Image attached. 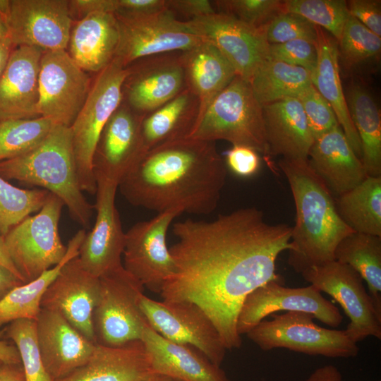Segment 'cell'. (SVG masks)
<instances>
[{
  "label": "cell",
  "mask_w": 381,
  "mask_h": 381,
  "mask_svg": "<svg viewBox=\"0 0 381 381\" xmlns=\"http://www.w3.org/2000/svg\"><path fill=\"white\" fill-rule=\"evenodd\" d=\"M134 62L128 66L123 102L140 115L145 116L187 88L181 52L152 55Z\"/></svg>",
  "instance_id": "cell-18"
},
{
  "label": "cell",
  "mask_w": 381,
  "mask_h": 381,
  "mask_svg": "<svg viewBox=\"0 0 381 381\" xmlns=\"http://www.w3.org/2000/svg\"><path fill=\"white\" fill-rule=\"evenodd\" d=\"M4 336L18 349L25 381H54L40 353L35 320L20 319L13 321L4 328Z\"/></svg>",
  "instance_id": "cell-40"
},
{
  "label": "cell",
  "mask_w": 381,
  "mask_h": 381,
  "mask_svg": "<svg viewBox=\"0 0 381 381\" xmlns=\"http://www.w3.org/2000/svg\"><path fill=\"white\" fill-rule=\"evenodd\" d=\"M265 35L270 44H281L298 39L315 42L316 31L315 25L302 16L283 11L268 24Z\"/></svg>",
  "instance_id": "cell-44"
},
{
  "label": "cell",
  "mask_w": 381,
  "mask_h": 381,
  "mask_svg": "<svg viewBox=\"0 0 381 381\" xmlns=\"http://www.w3.org/2000/svg\"><path fill=\"white\" fill-rule=\"evenodd\" d=\"M71 17L67 0H8L9 38L16 47L66 50Z\"/></svg>",
  "instance_id": "cell-17"
},
{
  "label": "cell",
  "mask_w": 381,
  "mask_h": 381,
  "mask_svg": "<svg viewBox=\"0 0 381 381\" xmlns=\"http://www.w3.org/2000/svg\"><path fill=\"white\" fill-rule=\"evenodd\" d=\"M317 64L311 82L332 107L350 146L361 159V144L352 122L339 75L338 42L327 31L315 25Z\"/></svg>",
  "instance_id": "cell-29"
},
{
  "label": "cell",
  "mask_w": 381,
  "mask_h": 381,
  "mask_svg": "<svg viewBox=\"0 0 381 381\" xmlns=\"http://www.w3.org/2000/svg\"><path fill=\"white\" fill-rule=\"evenodd\" d=\"M337 210L353 231L381 236V176H368L335 198Z\"/></svg>",
  "instance_id": "cell-35"
},
{
  "label": "cell",
  "mask_w": 381,
  "mask_h": 381,
  "mask_svg": "<svg viewBox=\"0 0 381 381\" xmlns=\"http://www.w3.org/2000/svg\"><path fill=\"white\" fill-rule=\"evenodd\" d=\"M305 381H343V377L336 366L325 365L315 370Z\"/></svg>",
  "instance_id": "cell-51"
},
{
  "label": "cell",
  "mask_w": 381,
  "mask_h": 381,
  "mask_svg": "<svg viewBox=\"0 0 381 381\" xmlns=\"http://www.w3.org/2000/svg\"><path fill=\"white\" fill-rule=\"evenodd\" d=\"M36 335L44 365L54 381L83 365L97 343L87 339L59 312L41 308Z\"/></svg>",
  "instance_id": "cell-22"
},
{
  "label": "cell",
  "mask_w": 381,
  "mask_h": 381,
  "mask_svg": "<svg viewBox=\"0 0 381 381\" xmlns=\"http://www.w3.org/2000/svg\"><path fill=\"white\" fill-rule=\"evenodd\" d=\"M56 124L51 119H11L0 121V162L13 159L38 146Z\"/></svg>",
  "instance_id": "cell-37"
},
{
  "label": "cell",
  "mask_w": 381,
  "mask_h": 381,
  "mask_svg": "<svg viewBox=\"0 0 381 381\" xmlns=\"http://www.w3.org/2000/svg\"><path fill=\"white\" fill-rule=\"evenodd\" d=\"M0 176L44 188L63 201L73 219L90 226L94 205L87 201L79 184L70 127L56 123L35 149L0 162Z\"/></svg>",
  "instance_id": "cell-4"
},
{
  "label": "cell",
  "mask_w": 381,
  "mask_h": 381,
  "mask_svg": "<svg viewBox=\"0 0 381 381\" xmlns=\"http://www.w3.org/2000/svg\"><path fill=\"white\" fill-rule=\"evenodd\" d=\"M119 28L114 13H94L71 28L68 54L83 70L100 72L115 59Z\"/></svg>",
  "instance_id": "cell-28"
},
{
  "label": "cell",
  "mask_w": 381,
  "mask_h": 381,
  "mask_svg": "<svg viewBox=\"0 0 381 381\" xmlns=\"http://www.w3.org/2000/svg\"><path fill=\"white\" fill-rule=\"evenodd\" d=\"M44 52L28 46L13 50L0 78V121L40 116L39 75Z\"/></svg>",
  "instance_id": "cell-23"
},
{
  "label": "cell",
  "mask_w": 381,
  "mask_h": 381,
  "mask_svg": "<svg viewBox=\"0 0 381 381\" xmlns=\"http://www.w3.org/2000/svg\"><path fill=\"white\" fill-rule=\"evenodd\" d=\"M8 0H0V40L9 38L7 20Z\"/></svg>",
  "instance_id": "cell-57"
},
{
  "label": "cell",
  "mask_w": 381,
  "mask_h": 381,
  "mask_svg": "<svg viewBox=\"0 0 381 381\" xmlns=\"http://www.w3.org/2000/svg\"><path fill=\"white\" fill-rule=\"evenodd\" d=\"M308 162L335 198L348 192L368 176L341 128L338 126L315 140Z\"/></svg>",
  "instance_id": "cell-24"
},
{
  "label": "cell",
  "mask_w": 381,
  "mask_h": 381,
  "mask_svg": "<svg viewBox=\"0 0 381 381\" xmlns=\"http://www.w3.org/2000/svg\"><path fill=\"white\" fill-rule=\"evenodd\" d=\"M2 363H3L1 361H0V368H1V365H2Z\"/></svg>",
  "instance_id": "cell-59"
},
{
  "label": "cell",
  "mask_w": 381,
  "mask_h": 381,
  "mask_svg": "<svg viewBox=\"0 0 381 381\" xmlns=\"http://www.w3.org/2000/svg\"><path fill=\"white\" fill-rule=\"evenodd\" d=\"M313 285L290 288L279 281H270L250 293L237 317L236 330L246 334L268 315L279 311L310 313L324 324L339 327L343 316L339 308L326 299Z\"/></svg>",
  "instance_id": "cell-14"
},
{
  "label": "cell",
  "mask_w": 381,
  "mask_h": 381,
  "mask_svg": "<svg viewBox=\"0 0 381 381\" xmlns=\"http://www.w3.org/2000/svg\"><path fill=\"white\" fill-rule=\"evenodd\" d=\"M334 260L358 272L367 283L368 292L381 312V236L355 231L349 234L337 245Z\"/></svg>",
  "instance_id": "cell-34"
},
{
  "label": "cell",
  "mask_w": 381,
  "mask_h": 381,
  "mask_svg": "<svg viewBox=\"0 0 381 381\" xmlns=\"http://www.w3.org/2000/svg\"><path fill=\"white\" fill-rule=\"evenodd\" d=\"M190 31L215 47L237 75L250 82L267 58L269 43L265 30L246 24L222 13L186 20Z\"/></svg>",
  "instance_id": "cell-15"
},
{
  "label": "cell",
  "mask_w": 381,
  "mask_h": 381,
  "mask_svg": "<svg viewBox=\"0 0 381 381\" xmlns=\"http://www.w3.org/2000/svg\"><path fill=\"white\" fill-rule=\"evenodd\" d=\"M284 11L299 15L340 40L349 16L347 1L344 0H286Z\"/></svg>",
  "instance_id": "cell-39"
},
{
  "label": "cell",
  "mask_w": 381,
  "mask_h": 381,
  "mask_svg": "<svg viewBox=\"0 0 381 381\" xmlns=\"http://www.w3.org/2000/svg\"><path fill=\"white\" fill-rule=\"evenodd\" d=\"M145 116L131 110L123 102L104 127L92 159L96 179L118 186L147 153L141 123Z\"/></svg>",
  "instance_id": "cell-19"
},
{
  "label": "cell",
  "mask_w": 381,
  "mask_h": 381,
  "mask_svg": "<svg viewBox=\"0 0 381 381\" xmlns=\"http://www.w3.org/2000/svg\"><path fill=\"white\" fill-rule=\"evenodd\" d=\"M249 83L262 106L286 97H296L312 83L310 73L303 68L270 58L260 65Z\"/></svg>",
  "instance_id": "cell-36"
},
{
  "label": "cell",
  "mask_w": 381,
  "mask_h": 381,
  "mask_svg": "<svg viewBox=\"0 0 381 381\" xmlns=\"http://www.w3.org/2000/svg\"><path fill=\"white\" fill-rule=\"evenodd\" d=\"M377 381H380V380H377Z\"/></svg>",
  "instance_id": "cell-60"
},
{
  "label": "cell",
  "mask_w": 381,
  "mask_h": 381,
  "mask_svg": "<svg viewBox=\"0 0 381 381\" xmlns=\"http://www.w3.org/2000/svg\"><path fill=\"white\" fill-rule=\"evenodd\" d=\"M166 0H117L115 15L126 18H139L167 11Z\"/></svg>",
  "instance_id": "cell-48"
},
{
  "label": "cell",
  "mask_w": 381,
  "mask_h": 381,
  "mask_svg": "<svg viewBox=\"0 0 381 381\" xmlns=\"http://www.w3.org/2000/svg\"><path fill=\"white\" fill-rule=\"evenodd\" d=\"M190 138L226 140L268 156L262 105L249 81L236 75L207 107Z\"/></svg>",
  "instance_id": "cell-5"
},
{
  "label": "cell",
  "mask_w": 381,
  "mask_h": 381,
  "mask_svg": "<svg viewBox=\"0 0 381 381\" xmlns=\"http://www.w3.org/2000/svg\"><path fill=\"white\" fill-rule=\"evenodd\" d=\"M296 98L301 104L314 140L339 126L332 107L312 83Z\"/></svg>",
  "instance_id": "cell-43"
},
{
  "label": "cell",
  "mask_w": 381,
  "mask_h": 381,
  "mask_svg": "<svg viewBox=\"0 0 381 381\" xmlns=\"http://www.w3.org/2000/svg\"><path fill=\"white\" fill-rule=\"evenodd\" d=\"M128 73L114 59L99 72L86 101L71 125L75 166L81 190L95 194L92 159L101 133L123 102V85Z\"/></svg>",
  "instance_id": "cell-6"
},
{
  "label": "cell",
  "mask_w": 381,
  "mask_h": 381,
  "mask_svg": "<svg viewBox=\"0 0 381 381\" xmlns=\"http://www.w3.org/2000/svg\"><path fill=\"white\" fill-rule=\"evenodd\" d=\"M301 274L306 281L340 304L349 319L344 330L351 341L357 344L370 336L381 339V312L353 269L332 260L310 267Z\"/></svg>",
  "instance_id": "cell-10"
},
{
  "label": "cell",
  "mask_w": 381,
  "mask_h": 381,
  "mask_svg": "<svg viewBox=\"0 0 381 381\" xmlns=\"http://www.w3.org/2000/svg\"><path fill=\"white\" fill-rule=\"evenodd\" d=\"M182 213L179 209L157 213L125 232L124 269L144 288L157 294H160L164 284L176 271L166 236L173 220Z\"/></svg>",
  "instance_id": "cell-12"
},
{
  "label": "cell",
  "mask_w": 381,
  "mask_h": 381,
  "mask_svg": "<svg viewBox=\"0 0 381 381\" xmlns=\"http://www.w3.org/2000/svg\"><path fill=\"white\" fill-rule=\"evenodd\" d=\"M142 381H181L175 377L157 373H152Z\"/></svg>",
  "instance_id": "cell-58"
},
{
  "label": "cell",
  "mask_w": 381,
  "mask_h": 381,
  "mask_svg": "<svg viewBox=\"0 0 381 381\" xmlns=\"http://www.w3.org/2000/svg\"><path fill=\"white\" fill-rule=\"evenodd\" d=\"M152 373L140 340L120 346L96 344L83 365L55 381H142Z\"/></svg>",
  "instance_id": "cell-27"
},
{
  "label": "cell",
  "mask_w": 381,
  "mask_h": 381,
  "mask_svg": "<svg viewBox=\"0 0 381 381\" xmlns=\"http://www.w3.org/2000/svg\"><path fill=\"white\" fill-rule=\"evenodd\" d=\"M0 265L6 269H8L9 271H11L13 274H14L18 278H19L22 282H24L23 277L16 268L14 264L13 263L10 255L8 254V252L7 250L4 236L0 235Z\"/></svg>",
  "instance_id": "cell-56"
},
{
  "label": "cell",
  "mask_w": 381,
  "mask_h": 381,
  "mask_svg": "<svg viewBox=\"0 0 381 381\" xmlns=\"http://www.w3.org/2000/svg\"><path fill=\"white\" fill-rule=\"evenodd\" d=\"M338 46L339 56L350 68L378 58L381 52V37L349 14Z\"/></svg>",
  "instance_id": "cell-41"
},
{
  "label": "cell",
  "mask_w": 381,
  "mask_h": 381,
  "mask_svg": "<svg viewBox=\"0 0 381 381\" xmlns=\"http://www.w3.org/2000/svg\"><path fill=\"white\" fill-rule=\"evenodd\" d=\"M96 219L85 236L78 258L89 273L99 278L122 265L125 232L115 205L119 186L102 179H96Z\"/></svg>",
  "instance_id": "cell-20"
},
{
  "label": "cell",
  "mask_w": 381,
  "mask_h": 381,
  "mask_svg": "<svg viewBox=\"0 0 381 381\" xmlns=\"http://www.w3.org/2000/svg\"><path fill=\"white\" fill-rule=\"evenodd\" d=\"M181 59L187 87L199 100L200 120L210 104L230 84L236 73L221 52L204 40L181 52Z\"/></svg>",
  "instance_id": "cell-30"
},
{
  "label": "cell",
  "mask_w": 381,
  "mask_h": 381,
  "mask_svg": "<svg viewBox=\"0 0 381 381\" xmlns=\"http://www.w3.org/2000/svg\"><path fill=\"white\" fill-rule=\"evenodd\" d=\"M169 248L176 271L160 295L167 301L191 302L211 319L227 350L238 349V314L246 297L279 281V255L290 248L291 227L267 222L254 207L220 214L212 221L186 219L172 227Z\"/></svg>",
  "instance_id": "cell-1"
},
{
  "label": "cell",
  "mask_w": 381,
  "mask_h": 381,
  "mask_svg": "<svg viewBox=\"0 0 381 381\" xmlns=\"http://www.w3.org/2000/svg\"><path fill=\"white\" fill-rule=\"evenodd\" d=\"M49 193L16 187L0 176V235L4 236L24 218L37 212Z\"/></svg>",
  "instance_id": "cell-38"
},
{
  "label": "cell",
  "mask_w": 381,
  "mask_h": 381,
  "mask_svg": "<svg viewBox=\"0 0 381 381\" xmlns=\"http://www.w3.org/2000/svg\"><path fill=\"white\" fill-rule=\"evenodd\" d=\"M99 289V278L89 273L77 256L62 267L48 286L41 308L59 312L87 339L97 343L93 314Z\"/></svg>",
  "instance_id": "cell-21"
},
{
  "label": "cell",
  "mask_w": 381,
  "mask_h": 381,
  "mask_svg": "<svg viewBox=\"0 0 381 381\" xmlns=\"http://www.w3.org/2000/svg\"><path fill=\"white\" fill-rule=\"evenodd\" d=\"M140 308L147 323L161 336L193 346L220 366L227 349L211 319L198 305L155 301L143 294Z\"/></svg>",
  "instance_id": "cell-11"
},
{
  "label": "cell",
  "mask_w": 381,
  "mask_h": 381,
  "mask_svg": "<svg viewBox=\"0 0 381 381\" xmlns=\"http://www.w3.org/2000/svg\"><path fill=\"white\" fill-rule=\"evenodd\" d=\"M199 114V100L187 87L146 115L141 123V133L147 152L166 143L190 138L198 124Z\"/></svg>",
  "instance_id": "cell-31"
},
{
  "label": "cell",
  "mask_w": 381,
  "mask_h": 381,
  "mask_svg": "<svg viewBox=\"0 0 381 381\" xmlns=\"http://www.w3.org/2000/svg\"><path fill=\"white\" fill-rule=\"evenodd\" d=\"M24 284L14 274L0 265V300L13 288Z\"/></svg>",
  "instance_id": "cell-53"
},
{
  "label": "cell",
  "mask_w": 381,
  "mask_h": 381,
  "mask_svg": "<svg viewBox=\"0 0 381 381\" xmlns=\"http://www.w3.org/2000/svg\"><path fill=\"white\" fill-rule=\"evenodd\" d=\"M0 381H25L21 363H2Z\"/></svg>",
  "instance_id": "cell-54"
},
{
  "label": "cell",
  "mask_w": 381,
  "mask_h": 381,
  "mask_svg": "<svg viewBox=\"0 0 381 381\" xmlns=\"http://www.w3.org/2000/svg\"><path fill=\"white\" fill-rule=\"evenodd\" d=\"M116 16L119 44L115 59L126 67L144 57L187 51L202 41L169 10L139 18Z\"/></svg>",
  "instance_id": "cell-16"
},
{
  "label": "cell",
  "mask_w": 381,
  "mask_h": 381,
  "mask_svg": "<svg viewBox=\"0 0 381 381\" xmlns=\"http://www.w3.org/2000/svg\"><path fill=\"white\" fill-rule=\"evenodd\" d=\"M5 335L4 329L0 331V361L4 363H21L18 349L12 342L1 339Z\"/></svg>",
  "instance_id": "cell-52"
},
{
  "label": "cell",
  "mask_w": 381,
  "mask_h": 381,
  "mask_svg": "<svg viewBox=\"0 0 381 381\" xmlns=\"http://www.w3.org/2000/svg\"><path fill=\"white\" fill-rule=\"evenodd\" d=\"M212 3L218 9V13L265 30L270 21L284 11L283 1L279 0H217Z\"/></svg>",
  "instance_id": "cell-42"
},
{
  "label": "cell",
  "mask_w": 381,
  "mask_h": 381,
  "mask_svg": "<svg viewBox=\"0 0 381 381\" xmlns=\"http://www.w3.org/2000/svg\"><path fill=\"white\" fill-rule=\"evenodd\" d=\"M91 88L84 70L64 49L44 51L39 75L38 112L56 123L71 127Z\"/></svg>",
  "instance_id": "cell-13"
},
{
  "label": "cell",
  "mask_w": 381,
  "mask_h": 381,
  "mask_svg": "<svg viewBox=\"0 0 381 381\" xmlns=\"http://www.w3.org/2000/svg\"><path fill=\"white\" fill-rule=\"evenodd\" d=\"M86 232L80 229L68 241L63 260L37 279L13 288L0 300V326L20 320H36L41 310L42 296L62 267L78 256Z\"/></svg>",
  "instance_id": "cell-32"
},
{
  "label": "cell",
  "mask_w": 381,
  "mask_h": 381,
  "mask_svg": "<svg viewBox=\"0 0 381 381\" xmlns=\"http://www.w3.org/2000/svg\"><path fill=\"white\" fill-rule=\"evenodd\" d=\"M215 143L188 138L153 148L118 188L136 207L209 214L217 207L226 178Z\"/></svg>",
  "instance_id": "cell-2"
},
{
  "label": "cell",
  "mask_w": 381,
  "mask_h": 381,
  "mask_svg": "<svg viewBox=\"0 0 381 381\" xmlns=\"http://www.w3.org/2000/svg\"><path fill=\"white\" fill-rule=\"evenodd\" d=\"M93 314L97 344L120 346L141 339L147 323L140 308L144 286L123 265L99 277Z\"/></svg>",
  "instance_id": "cell-9"
},
{
  "label": "cell",
  "mask_w": 381,
  "mask_h": 381,
  "mask_svg": "<svg viewBox=\"0 0 381 381\" xmlns=\"http://www.w3.org/2000/svg\"><path fill=\"white\" fill-rule=\"evenodd\" d=\"M166 6L172 13H179L189 20L216 12L212 1L209 0H166Z\"/></svg>",
  "instance_id": "cell-49"
},
{
  "label": "cell",
  "mask_w": 381,
  "mask_h": 381,
  "mask_svg": "<svg viewBox=\"0 0 381 381\" xmlns=\"http://www.w3.org/2000/svg\"><path fill=\"white\" fill-rule=\"evenodd\" d=\"M345 97L361 141V161L367 174L369 176H381L380 111L373 96L361 85L349 87Z\"/></svg>",
  "instance_id": "cell-33"
},
{
  "label": "cell",
  "mask_w": 381,
  "mask_h": 381,
  "mask_svg": "<svg viewBox=\"0 0 381 381\" xmlns=\"http://www.w3.org/2000/svg\"><path fill=\"white\" fill-rule=\"evenodd\" d=\"M117 0H72L69 1L71 14L76 13L80 19L94 13H114Z\"/></svg>",
  "instance_id": "cell-50"
},
{
  "label": "cell",
  "mask_w": 381,
  "mask_h": 381,
  "mask_svg": "<svg viewBox=\"0 0 381 381\" xmlns=\"http://www.w3.org/2000/svg\"><path fill=\"white\" fill-rule=\"evenodd\" d=\"M226 166L241 177L255 174L260 166V158L254 149L243 145H233L226 152Z\"/></svg>",
  "instance_id": "cell-46"
},
{
  "label": "cell",
  "mask_w": 381,
  "mask_h": 381,
  "mask_svg": "<svg viewBox=\"0 0 381 381\" xmlns=\"http://www.w3.org/2000/svg\"><path fill=\"white\" fill-rule=\"evenodd\" d=\"M268 156L306 159L314 142L301 102L286 97L262 106Z\"/></svg>",
  "instance_id": "cell-26"
},
{
  "label": "cell",
  "mask_w": 381,
  "mask_h": 381,
  "mask_svg": "<svg viewBox=\"0 0 381 381\" xmlns=\"http://www.w3.org/2000/svg\"><path fill=\"white\" fill-rule=\"evenodd\" d=\"M64 205L49 192L36 214L24 218L4 236L10 258L25 283L37 279L64 258L67 246L59 233Z\"/></svg>",
  "instance_id": "cell-7"
},
{
  "label": "cell",
  "mask_w": 381,
  "mask_h": 381,
  "mask_svg": "<svg viewBox=\"0 0 381 381\" xmlns=\"http://www.w3.org/2000/svg\"><path fill=\"white\" fill-rule=\"evenodd\" d=\"M267 58L303 68L311 75L317 64V49L315 42L305 39L271 44Z\"/></svg>",
  "instance_id": "cell-45"
},
{
  "label": "cell",
  "mask_w": 381,
  "mask_h": 381,
  "mask_svg": "<svg viewBox=\"0 0 381 381\" xmlns=\"http://www.w3.org/2000/svg\"><path fill=\"white\" fill-rule=\"evenodd\" d=\"M380 2V0L347 1L349 14L379 37H381Z\"/></svg>",
  "instance_id": "cell-47"
},
{
  "label": "cell",
  "mask_w": 381,
  "mask_h": 381,
  "mask_svg": "<svg viewBox=\"0 0 381 381\" xmlns=\"http://www.w3.org/2000/svg\"><path fill=\"white\" fill-rule=\"evenodd\" d=\"M140 341L150 356L153 373L181 381H230L225 372L191 346L171 341L148 323Z\"/></svg>",
  "instance_id": "cell-25"
},
{
  "label": "cell",
  "mask_w": 381,
  "mask_h": 381,
  "mask_svg": "<svg viewBox=\"0 0 381 381\" xmlns=\"http://www.w3.org/2000/svg\"><path fill=\"white\" fill-rule=\"evenodd\" d=\"M16 46L10 38L0 40V78L4 72L11 54Z\"/></svg>",
  "instance_id": "cell-55"
},
{
  "label": "cell",
  "mask_w": 381,
  "mask_h": 381,
  "mask_svg": "<svg viewBox=\"0 0 381 381\" xmlns=\"http://www.w3.org/2000/svg\"><path fill=\"white\" fill-rule=\"evenodd\" d=\"M279 167L289 182L296 207L289 265L298 273L334 260L339 243L354 232L340 217L335 198L308 159L282 158Z\"/></svg>",
  "instance_id": "cell-3"
},
{
  "label": "cell",
  "mask_w": 381,
  "mask_h": 381,
  "mask_svg": "<svg viewBox=\"0 0 381 381\" xmlns=\"http://www.w3.org/2000/svg\"><path fill=\"white\" fill-rule=\"evenodd\" d=\"M272 320H262L247 334L248 338L263 351L286 349L310 356L329 358L356 357L357 344L345 330L322 327L314 316L301 311L271 315Z\"/></svg>",
  "instance_id": "cell-8"
}]
</instances>
